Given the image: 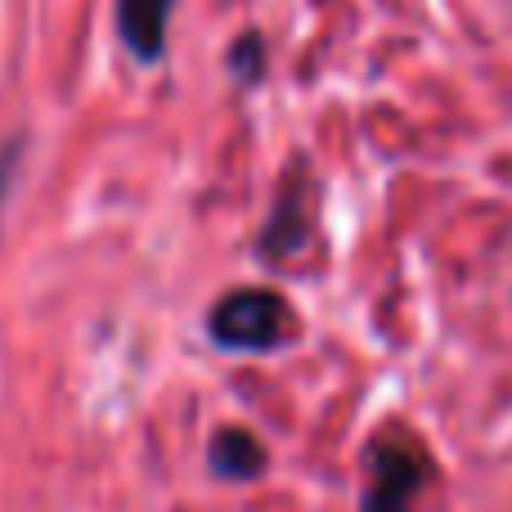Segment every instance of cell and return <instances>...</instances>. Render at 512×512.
Instances as JSON below:
<instances>
[{
	"mask_svg": "<svg viewBox=\"0 0 512 512\" xmlns=\"http://www.w3.org/2000/svg\"><path fill=\"white\" fill-rule=\"evenodd\" d=\"M261 468H265V450L256 445L252 432H243V427H225V432H216L212 472H221L225 481H252V477H261Z\"/></svg>",
	"mask_w": 512,
	"mask_h": 512,
	"instance_id": "obj_4",
	"label": "cell"
},
{
	"mask_svg": "<svg viewBox=\"0 0 512 512\" xmlns=\"http://www.w3.org/2000/svg\"><path fill=\"white\" fill-rule=\"evenodd\" d=\"M207 328H212V342L221 346V351L256 355V351H270V346H279L283 337H288L292 310H288V301L270 288H239V292L216 301Z\"/></svg>",
	"mask_w": 512,
	"mask_h": 512,
	"instance_id": "obj_1",
	"label": "cell"
},
{
	"mask_svg": "<svg viewBox=\"0 0 512 512\" xmlns=\"http://www.w3.org/2000/svg\"><path fill=\"white\" fill-rule=\"evenodd\" d=\"M171 9L176 0H117V36L140 63H158L167 54Z\"/></svg>",
	"mask_w": 512,
	"mask_h": 512,
	"instance_id": "obj_3",
	"label": "cell"
},
{
	"mask_svg": "<svg viewBox=\"0 0 512 512\" xmlns=\"http://www.w3.org/2000/svg\"><path fill=\"white\" fill-rule=\"evenodd\" d=\"M14 158H18V149L0 153V203H5V189H9V176H14Z\"/></svg>",
	"mask_w": 512,
	"mask_h": 512,
	"instance_id": "obj_5",
	"label": "cell"
},
{
	"mask_svg": "<svg viewBox=\"0 0 512 512\" xmlns=\"http://www.w3.org/2000/svg\"><path fill=\"white\" fill-rule=\"evenodd\" d=\"M427 481V459L409 441H373L369 481H364V512H414Z\"/></svg>",
	"mask_w": 512,
	"mask_h": 512,
	"instance_id": "obj_2",
	"label": "cell"
}]
</instances>
